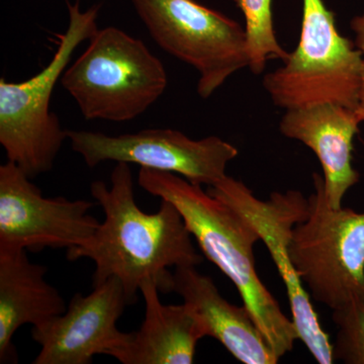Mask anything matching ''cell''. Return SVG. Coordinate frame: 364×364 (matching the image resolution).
Wrapping results in <instances>:
<instances>
[{"label":"cell","instance_id":"cell-17","mask_svg":"<svg viewBox=\"0 0 364 364\" xmlns=\"http://www.w3.org/2000/svg\"><path fill=\"white\" fill-rule=\"evenodd\" d=\"M338 327L333 343V358L346 364H364V303L353 301L332 311Z\"/></svg>","mask_w":364,"mask_h":364},{"label":"cell","instance_id":"cell-18","mask_svg":"<svg viewBox=\"0 0 364 364\" xmlns=\"http://www.w3.org/2000/svg\"><path fill=\"white\" fill-rule=\"evenodd\" d=\"M350 28L354 33L353 42L356 48L360 51L363 57V85H361L360 100H359V107L358 109V116L361 124L364 123V14L360 16H354L350 21Z\"/></svg>","mask_w":364,"mask_h":364},{"label":"cell","instance_id":"cell-13","mask_svg":"<svg viewBox=\"0 0 364 364\" xmlns=\"http://www.w3.org/2000/svg\"><path fill=\"white\" fill-rule=\"evenodd\" d=\"M172 291L188 304L205 337L218 340L237 360L245 364H277L275 355L245 306L223 298L213 279L196 267H176Z\"/></svg>","mask_w":364,"mask_h":364},{"label":"cell","instance_id":"cell-7","mask_svg":"<svg viewBox=\"0 0 364 364\" xmlns=\"http://www.w3.org/2000/svg\"><path fill=\"white\" fill-rule=\"evenodd\" d=\"M151 38L198 71L196 91L210 97L249 67L245 28L196 0H131Z\"/></svg>","mask_w":364,"mask_h":364},{"label":"cell","instance_id":"cell-1","mask_svg":"<svg viewBox=\"0 0 364 364\" xmlns=\"http://www.w3.org/2000/svg\"><path fill=\"white\" fill-rule=\"evenodd\" d=\"M111 181L109 188L102 181L91 183V196L104 210L105 221L90 240L68 249L67 258L95 263L93 287L112 277L121 280L129 306L136 304L147 279L154 280L161 293H172L169 268L198 267L203 261L181 212L168 200H162L155 214L140 210L129 163L117 162Z\"/></svg>","mask_w":364,"mask_h":364},{"label":"cell","instance_id":"cell-10","mask_svg":"<svg viewBox=\"0 0 364 364\" xmlns=\"http://www.w3.org/2000/svg\"><path fill=\"white\" fill-rule=\"evenodd\" d=\"M93 203L63 196L45 198L14 162L0 166V250L77 247L100 223L90 214Z\"/></svg>","mask_w":364,"mask_h":364},{"label":"cell","instance_id":"cell-11","mask_svg":"<svg viewBox=\"0 0 364 364\" xmlns=\"http://www.w3.org/2000/svg\"><path fill=\"white\" fill-rule=\"evenodd\" d=\"M129 306L121 280L109 277L87 296L75 294L65 312L33 327L41 346L33 364H90L95 355L112 354L129 338L117 323Z\"/></svg>","mask_w":364,"mask_h":364},{"label":"cell","instance_id":"cell-2","mask_svg":"<svg viewBox=\"0 0 364 364\" xmlns=\"http://www.w3.org/2000/svg\"><path fill=\"white\" fill-rule=\"evenodd\" d=\"M138 183L176 205L200 250L236 287L275 355L293 350L298 331L258 275L253 248L260 237L252 225L202 186L171 172L141 167Z\"/></svg>","mask_w":364,"mask_h":364},{"label":"cell","instance_id":"cell-8","mask_svg":"<svg viewBox=\"0 0 364 364\" xmlns=\"http://www.w3.org/2000/svg\"><path fill=\"white\" fill-rule=\"evenodd\" d=\"M207 191L233 208L252 225L286 286L291 320L299 340L306 345L318 363L332 364L333 344L318 321L310 294L289 254L294 228L308 215L309 198L301 191L289 189L284 193L274 191L267 200H262L256 198L243 182L229 176L215 186H208Z\"/></svg>","mask_w":364,"mask_h":364},{"label":"cell","instance_id":"cell-5","mask_svg":"<svg viewBox=\"0 0 364 364\" xmlns=\"http://www.w3.org/2000/svg\"><path fill=\"white\" fill-rule=\"evenodd\" d=\"M282 63L262 80L277 107L287 111L333 104L358 111L363 54L339 33L324 0H303L299 44Z\"/></svg>","mask_w":364,"mask_h":364},{"label":"cell","instance_id":"cell-9","mask_svg":"<svg viewBox=\"0 0 364 364\" xmlns=\"http://www.w3.org/2000/svg\"><path fill=\"white\" fill-rule=\"evenodd\" d=\"M67 136L74 152L91 168L105 161L133 163L144 168L171 172L202 186H214L224 179L228 164L239 154L235 146L219 136L193 140L170 129L119 136L67 131Z\"/></svg>","mask_w":364,"mask_h":364},{"label":"cell","instance_id":"cell-12","mask_svg":"<svg viewBox=\"0 0 364 364\" xmlns=\"http://www.w3.org/2000/svg\"><path fill=\"white\" fill-rule=\"evenodd\" d=\"M360 124L356 111L333 104L287 109L279 122L282 135L315 153L322 166L326 198L333 208L342 207L344 196L360 179L352 164Z\"/></svg>","mask_w":364,"mask_h":364},{"label":"cell","instance_id":"cell-15","mask_svg":"<svg viewBox=\"0 0 364 364\" xmlns=\"http://www.w3.org/2000/svg\"><path fill=\"white\" fill-rule=\"evenodd\" d=\"M145 301V320L138 331L129 333L126 343L112 358L124 364H191L205 332L191 306L163 305L153 279L140 287Z\"/></svg>","mask_w":364,"mask_h":364},{"label":"cell","instance_id":"cell-14","mask_svg":"<svg viewBox=\"0 0 364 364\" xmlns=\"http://www.w3.org/2000/svg\"><path fill=\"white\" fill-rule=\"evenodd\" d=\"M25 249L0 250V363H18L14 334L21 326L49 322L65 312L63 296L45 279L47 267Z\"/></svg>","mask_w":364,"mask_h":364},{"label":"cell","instance_id":"cell-16","mask_svg":"<svg viewBox=\"0 0 364 364\" xmlns=\"http://www.w3.org/2000/svg\"><path fill=\"white\" fill-rule=\"evenodd\" d=\"M245 20L248 68L260 75L270 60L284 61L289 52L277 40L273 23L272 0H236Z\"/></svg>","mask_w":364,"mask_h":364},{"label":"cell","instance_id":"cell-4","mask_svg":"<svg viewBox=\"0 0 364 364\" xmlns=\"http://www.w3.org/2000/svg\"><path fill=\"white\" fill-rule=\"evenodd\" d=\"M69 25L50 63L23 82L0 80V144L9 161L31 179L51 171L67 131L50 111L53 90L68 68L74 51L97 32L100 6L82 11L68 4Z\"/></svg>","mask_w":364,"mask_h":364},{"label":"cell","instance_id":"cell-3","mask_svg":"<svg viewBox=\"0 0 364 364\" xmlns=\"http://www.w3.org/2000/svg\"><path fill=\"white\" fill-rule=\"evenodd\" d=\"M88 41L60 80L86 119L132 121L164 93L166 70L142 41L114 26Z\"/></svg>","mask_w":364,"mask_h":364},{"label":"cell","instance_id":"cell-6","mask_svg":"<svg viewBox=\"0 0 364 364\" xmlns=\"http://www.w3.org/2000/svg\"><path fill=\"white\" fill-rule=\"evenodd\" d=\"M309 213L294 228L289 254L310 298L332 311L364 303V213L333 208L313 174Z\"/></svg>","mask_w":364,"mask_h":364}]
</instances>
